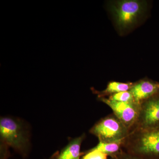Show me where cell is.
<instances>
[{
  "label": "cell",
  "instance_id": "1",
  "mask_svg": "<svg viewBox=\"0 0 159 159\" xmlns=\"http://www.w3.org/2000/svg\"><path fill=\"white\" fill-rule=\"evenodd\" d=\"M145 1L125 0L116 1L111 6L116 25L122 32L133 29L146 11Z\"/></svg>",
  "mask_w": 159,
  "mask_h": 159
},
{
  "label": "cell",
  "instance_id": "2",
  "mask_svg": "<svg viewBox=\"0 0 159 159\" xmlns=\"http://www.w3.org/2000/svg\"><path fill=\"white\" fill-rule=\"evenodd\" d=\"M134 152L142 155L159 156V126L136 128L129 134L123 143Z\"/></svg>",
  "mask_w": 159,
  "mask_h": 159
},
{
  "label": "cell",
  "instance_id": "3",
  "mask_svg": "<svg viewBox=\"0 0 159 159\" xmlns=\"http://www.w3.org/2000/svg\"><path fill=\"white\" fill-rule=\"evenodd\" d=\"M90 132L98 138L99 142L109 143L123 141L129 131L115 116L100 120L91 129Z\"/></svg>",
  "mask_w": 159,
  "mask_h": 159
},
{
  "label": "cell",
  "instance_id": "4",
  "mask_svg": "<svg viewBox=\"0 0 159 159\" xmlns=\"http://www.w3.org/2000/svg\"><path fill=\"white\" fill-rule=\"evenodd\" d=\"M0 134L3 142L24 155L27 147V140L19 122L9 118H1Z\"/></svg>",
  "mask_w": 159,
  "mask_h": 159
},
{
  "label": "cell",
  "instance_id": "5",
  "mask_svg": "<svg viewBox=\"0 0 159 159\" xmlns=\"http://www.w3.org/2000/svg\"><path fill=\"white\" fill-rule=\"evenodd\" d=\"M99 98L100 101L111 107L115 116L129 131L135 125L140 112V104L135 102H117L102 97Z\"/></svg>",
  "mask_w": 159,
  "mask_h": 159
},
{
  "label": "cell",
  "instance_id": "6",
  "mask_svg": "<svg viewBox=\"0 0 159 159\" xmlns=\"http://www.w3.org/2000/svg\"><path fill=\"white\" fill-rule=\"evenodd\" d=\"M135 126L134 129L159 127V93L141 103L139 118Z\"/></svg>",
  "mask_w": 159,
  "mask_h": 159
},
{
  "label": "cell",
  "instance_id": "7",
  "mask_svg": "<svg viewBox=\"0 0 159 159\" xmlns=\"http://www.w3.org/2000/svg\"><path fill=\"white\" fill-rule=\"evenodd\" d=\"M129 91L134 102L140 105L143 101L159 93V83L151 80H142L133 85Z\"/></svg>",
  "mask_w": 159,
  "mask_h": 159
},
{
  "label": "cell",
  "instance_id": "8",
  "mask_svg": "<svg viewBox=\"0 0 159 159\" xmlns=\"http://www.w3.org/2000/svg\"><path fill=\"white\" fill-rule=\"evenodd\" d=\"M84 135L76 138L72 140L61 151L57 159H80V145L83 140Z\"/></svg>",
  "mask_w": 159,
  "mask_h": 159
},
{
  "label": "cell",
  "instance_id": "9",
  "mask_svg": "<svg viewBox=\"0 0 159 159\" xmlns=\"http://www.w3.org/2000/svg\"><path fill=\"white\" fill-rule=\"evenodd\" d=\"M123 141L109 143L99 142L98 145L93 149L100 151L107 155L108 154L116 153L120 149V146L122 145Z\"/></svg>",
  "mask_w": 159,
  "mask_h": 159
},
{
  "label": "cell",
  "instance_id": "10",
  "mask_svg": "<svg viewBox=\"0 0 159 159\" xmlns=\"http://www.w3.org/2000/svg\"><path fill=\"white\" fill-rule=\"evenodd\" d=\"M133 85L131 83L112 81L108 84L103 93L104 94H115L120 92H126L129 91Z\"/></svg>",
  "mask_w": 159,
  "mask_h": 159
},
{
  "label": "cell",
  "instance_id": "11",
  "mask_svg": "<svg viewBox=\"0 0 159 159\" xmlns=\"http://www.w3.org/2000/svg\"><path fill=\"white\" fill-rule=\"evenodd\" d=\"M109 99L114 100V101H117V102H134L133 96L129 91L113 94L110 97Z\"/></svg>",
  "mask_w": 159,
  "mask_h": 159
},
{
  "label": "cell",
  "instance_id": "12",
  "mask_svg": "<svg viewBox=\"0 0 159 159\" xmlns=\"http://www.w3.org/2000/svg\"><path fill=\"white\" fill-rule=\"evenodd\" d=\"M107 156L100 151L92 149L83 157L82 159H107Z\"/></svg>",
  "mask_w": 159,
  "mask_h": 159
}]
</instances>
